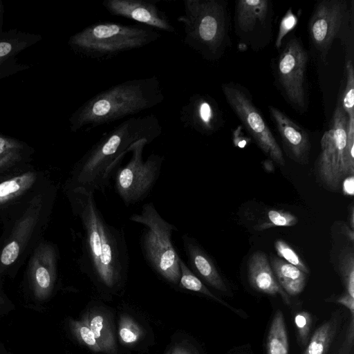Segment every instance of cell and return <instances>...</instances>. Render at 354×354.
<instances>
[{
    "mask_svg": "<svg viewBox=\"0 0 354 354\" xmlns=\"http://www.w3.org/2000/svg\"><path fill=\"white\" fill-rule=\"evenodd\" d=\"M73 196L81 225L82 270L102 288L111 290L120 288L129 266L124 230L106 221L95 200L94 192L77 187Z\"/></svg>",
    "mask_w": 354,
    "mask_h": 354,
    "instance_id": "6da1fadb",
    "label": "cell"
},
{
    "mask_svg": "<svg viewBox=\"0 0 354 354\" xmlns=\"http://www.w3.org/2000/svg\"><path fill=\"white\" fill-rule=\"evenodd\" d=\"M162 127L153 114L130 117L106 132L84 155L75 174V188L104 193L130 147L136 141L153 142Z\"/></svg>",
    "mask_w": 354,
    "mask_h": 354,
    "instance_id": "7a4b0ae2",
    "label": "cell"
},
{
    "mask_svg": "<svg viewBox=\"0 0 354 354\" xmlns=\"http://www.w3.org/2000/svg\"><path fill=\"white\" fill-rule=\"evenodd\" d=\"M165 100L159 78L129 80L112 86L83 103L71 116V130H91L153 108Z\"/></svg>",
    "mask_w": 354,
    "mask_h": 354,
    "instance_id": "3957f363",
    "label": "cell"
},
{
    "mask_svg": "<svg viewBox=\"0 0 354 354\" xmlns=\"http://www.w3.org/2000/svg\"><path fill=\"white\" fill-rule=\"evenodd\" d=\"M183 41L204 60L219 61L232 46L231 17L227 0H184Z\"/></svg>",
    "mask_w": 354,
    "mask_h": 354,
    "instance_id": "277c9868",
    "label": "cell"
},
{
    "mask_svg": "<svg viewBox=\"0 0 354 354\" xmlns=\"http://www.w3.org/2000/svg\"><path fill=\"white\" fill-rule=\"evenodd\" d=\"M160 37L158 30L142 24L104 21L89 25L75 33L68 44L82 57L101 59L145 47Z\"/></svg>",
    "mask_w": 354,
    "mask_h": 354,
    "instance_id": "5b68a950",
    "label": "cell"
},
{
    "mask_svg": "<svg viewBox=\"0 0 354 354\" xmlns=\"http://www.w3.org/2000/svg\"><path fill=\"white\" fill-rule=\"evenodd\" d=\"M353 119L337 102L329 128L321 140L315 169L320 184L330 191H338L343 180L354 174Z\"/></svg>",
    "mask_w": 354,
    "mask_h": 354,
    "instance_id": "8992f818",
    "label": "cell"
},
{
    "mask_svg": "<svg viewBox=\"0 0 354 354\" xmlns=\"http://www.w3.org/2000/svg\"><path fill=\"white\" fill-rule=\"evenodd\" d=\"M354 1L322 0L313 9L308 22V35L313 57L328 64V55L334 41L341 40L346 58L353 59Z\"/></svg>",
    "mask_w": 354,
    "mask_h": 354,
    "instance_id": "52a82bcc",
    "label": "cell"
},
{
    "mask_svg": "<svg viewBox=\"0 0 354 354\" xmlns=\"http://www.w3.org/2000/svg\"><path fill=\"white\" fill-rule=\"evenodd\" d=\"M129 220L144 226L140 236V248L147 263L162 279L178 286L180 277V257L171 241L178 229L165 220L152 202L145 203L138 214Z\"/></svg>",
    "mask_w": 354,
    "mask_h": 354,
    "instance_id": "ba28073f",
    "label": "cell"
},
{
    "mask_svg": "<svg viewBox=\"0 0 354 354\" xmlns=\"http://www.w3.org/2000/svg\"><path fill=\"white\" fill-rule=\"evenodd\" d=\"M271 60L274 84L286 102L297 113L309 106L307 68L310 55L300 37L292 31L283 39Z\"/></svg>",
    "mask_w": 354,
    "mask_h": 354,
    "instance_id": "9c48e42d",
    "label": "cell"
},
{
    "mask_svg": "<svg viewBox=\"0 0 354 354\" xmlns=\"http://www.w3.org/2000/svg\"><path fill=\"white\" fill-rule=\"evenodd\" d=\"M151 142L141 139L130 147L131 157L124 166H120L112 179L114 189L127 206L144 201L154 187L165 160L163 156L152 153L145 160L143 151Z\"/></svg>",
    "mask_w": 354,
    "mask_h": 354,
    "instance_id": "30bf717a",
    "label": "cell"
},
{
    "mask_svg": "<svg viewBox=\"0 0 354 354\" xmlns=\"http://www.w3.org/2000/svg\"><path fill=\"white\" fill-rule=\"evenodd\" d=\"M221 90L227 103L248 135L272 161L284 166L282 150L261 111L253 102L250 91L234 82L222 84Z\"/></svg>",
    "mask_w": 354,
    "mask_h": 354,
    "instance_id": "8fae6325",
    "label": "cell"
},
{
    "mask_svg": "<svg viewBox=\"0 0 354 354\" xmlns=\"http://www.w3.org/2000/svg\"><path fill=\"white\" fill-rule=\"evenodd\" d=\"M274 8L270 0H236L233 17L238 48L258 52L271 42L273 36Z\"/></svg>",
    "mask_w": 354,
    "mask_h": 354,
    "instance_id": "7c38bea8",
    "label": "cell"
},
{
    "mask_svg": "<svg viewBox=\"0 0 354 354\" xmlns=\"http://www.w3.org/2000/svg\"><path fill=\"white\" fill-rule=\"evenodd\" d=\"M180 120L184 127L203 136H212L225 124L222 110L217 101L205 93H194L180 110Z\"/></svg>",
    "mask_w": 354,
    "mask_h": 354,
    "instance_id": "4fadbf2b",
    "label": "cell"
},
{
    "mask_svg": "<svg viewBox=\"0 0 354 354\" xmlns=\"http://www.w3.org/2000/svg\"><path fill=\"white\" fill-rule=\"evenodd\" d=\"M152 0H104L102 6L111 15L137 21L142 25L176 34L175 27Z\"/></svg>",
    "mask_w": 354,
    "mask_h": 354,
    "instance_id": "5bb4252c",
    "label": "cell"
},
{
    "mask_svg": "<svg viewBox=\"0 0 354 354\" xmlns=\"http://www.w3.org/2000/svg\"><path fill=\"white\" fill-rule=\"evenodd\" d=\"M268 108L271 121L287 156L299 164H307L310 158L311 142L306 129L279 108L272 105H268Z\"/></svg>",
    "mask_w": 354,
    "mask_h": 354,
    "instance_id": "9a60e30c",
    "label": "cell"
},
{
    "mask_svg": "<svg viewBox=\"0 0 354 354\" xmlns=\"http://www.w3.org/2000/svg\"><path fill=\"white\" fill-rule=\"evenodd\" d=\"M181 239L187 258V265L192 272L214 288L223 292H227V286L212 259L201 245L187 234H183Z\"/></svg>",
    "mask_w": 354,
    "mask_h": 354,
    "instance_id": "2e32d148",
    "label": "cell"
},
{
    "mask_svg": "<svg viewBox=\"0 0 354 354\" xmlns=\"http://www.w3.org/2000/svg\"><path fill=\"white\" fill-rule=\"evenodd\" d=\"M247 266L248 281L254 289L270 295H279L286 305H290V296L279 284L264 252L253 253Z\"/></svg>",
    "mask_w": 354,
    "mask_h": 354,
    "instance_id": "e0dca14e",
    "label": "cell"
},
{
    "mask_svg": "<svg viewBox=\"0 0 354 354\" xmlns=\"http://www.w3.org/2000/svg\"><path fill=\"white\" fill-rule=\"evenodd\" d=\"M270 263L279 284L289 296H296L303 291L306 274L274 255L270 257Z\"/></svg>",
    "mask_w": 354,
    "mask_h": 354,
    "instance_id": "ac0fdd59",
    "label": "cell"
},
{
    "mask_svg": "<svg viewBox=\"0 0 354 354\" xmlns=\"http://www.w3.org/2000/svg\"><path fill=\"white\" fill-rule=\"evenodd\" d=\"M341 318L339 310L334 312L329 319L315 330L303 354H327L339 328Z\"/></svg>",
    "mask_w": 354,
    "mask_h": 354,
    "instance_id": "d6986e66",
    "label": "cell"
},
{
    "mask_svg": "<svg viewBox=\"0 0 354 354\" xmlns=\"http://www.w3.org/2000/svg\"><path fill=\"white\" fill-rule=\"evenodd\" d=\"M86 317L102 352L114 353L116 351L115 340L107 317L101 312H93Z\"/></svg>",
    "mask_w": 354,
    "mask_h": 354,
    "instance_id": "ffe728a7",
    "label": "cell"
},
{
    "mask_svg": "<svg viewBox=\"0 0 354 354\" xmlns=\"http://www.w3.org/2000/svg\"><path fill=\"white\" fill-rule=\"evenodd\" d=\"M288 340L283 315L277 310L271 322L266 342L267 354H288Z\"/></svg>",
    "mask_w": 354,
    "mask_h": 354,
    "instance_id": "44dd1931",
    "label": "cell"
},
{
    "mask_svg": "<svg viewBox=\"0 0 354 354\" xmlns=\"http://www.w3.org/2000/svg\"><path fill=\"white\" fill-rule=\"evenodd\" d=\"M337 102L348 118H354V66L352 59L345 58L343 83L341 84Z\"/></svg>",
    "mask_w": 354,
    "mask_h": 354,
    "instance_id": "7402d4cb",
    "label": "cell"
},
{
    "mask_svg": "<svg viewBox=\"0 0 354 354\" xmlns=\"http://www.w3.org/2000/svg\"><path fill=\"white\" fill-rule=\"evenodd\" d=\"M179 265L180 269V277L178 285L180 288L199 292L206 295L211 299L219 302L220 304L230 308L231 310L238 313L235 309L226 304L222 299L215 296L209 289L205 286L202 281L195 275L192 271L189 268L187 263L180 258L179 259Z\"/></svg>",
    "mask_w": 354,
    "mask_h": 354,
    "instance_id": "603a6c76",
    "label": "cell"
},
{
    "mask_svg": "<svg viewBox=\"0 0 354 354\" xmlns=\"http://www.w3.org/2000/svg\"><path fill=\"white\" fill-rule=\"evenodd\" d=\"M262 218L255 227L257 230L262 231L274 227H291L298 222L297 218L290 212L277 209L268 211Z\"/></svg>",
    "mask_w": 354,
    "mask_h": 354,
    "instance_id": "cb8c5ba5",
    "label": "cell"
},
{
    "mask_svg": "<svg viewBox=\"0 0 354 354\" xmlns=\"http://www.w3.org/2000/svg\"><path fill=\"white\" fill-rule=\"evenodd\" d=\"M339 272L346 292L354 297V254L352 248H347L339 257Z\"/></svg>",
    "mask_w": 354,
    "mask_h": 354,
    "instance_id": "d4e9b609",
    "label": "cell"
},
{
    "mask_svg": "<svg viewBox=\"0 0 354 354\" xmlns=\"http://www.w3.org/2000/svg\"><path fill=\"white\" fill-rule=\"evenodd\" d=\"M118 334L123 344L131 345L140 339L142 331L140 326L131 317L123 315L120 317Z\"/></svg>",
    "mask_w": 354,
    "mask_h": 354,
    "instance_id": "484cf974",
    "label": "cell"
},
{
    "mask_svg": "<svg viewBox=\"0 0 354 354\" xmlns=\"http://www.w3.org/2000/svg\"><path fill=\"white\" fill-rule=\"evenodd\" d=\"M72 329L75 335L81 343L93 351L102 352L88 324L86 317H84L81 321L73 322Z\"/></svg>",
    "mask_w": 354,
    "mask_h": 354,
    "instance_id": "4316f807",
    "label": "cell"
},
{
    "mask_svg": "<svg viewBox=\"0 0 354 354\" xmlns=\"http://www.w3.org/2000/svg\"><path fill=\"white\" fill-rule=\"evenodd\" d=\"M274 248L281 259L295 266L305 274L310 273L308 268L289 244L283 240L278 239L274 242Z\"/></svg>",
    "mask_w": 354,
    "mask_h": 354,
    "instance_id": "83f0119b",
    "label": "cell"
},
{
    "mask_svg": "<svg viewBox=\"0 0 354 354\" xmlns=\"http://www.w3.org/2000/svg\"><path fill=\"white\" fill-rule=\"evenodd\" d=\"M297 329V342L301 346H306L310 339V333L313 323L311 315L306 311L297 313L294 319Z\"/></svg>",
    "mask_w": 354,
    "mask_h": 354,
    "instance_id": "f1b7e54d",
    "label": "cell"
},
{
    "mask_svg": "<svg viewBox=\"0 0 354 354\" xmlns=\"http://www.w3.org/2000/svg\"><path fill=\"white\" fill-rule=\"evenodd\" d=\"M297 20V17L293 14L292 8H290L281 19L279 24L278 34L275 41L277 50L280 48L284 37L288 33L292 32L293 28L295 27Z\"/></svg>",
    "mask_w": 354,
    "mask_h": 354,
    "instance_id": "f546056e",
    "label": "cell"
},
{
    "mask_svg": "<svg viewBox=\"0 0 354 354\" xmlns=\"http://www.w3.org/2000/svg\"><path fill=\"white\" fill-rule=\"evenodd\" d=\"M232 140L234 145L239 148H245L252 142V138L248 136L241 124L232 129Z\"/></svg>",
    "mask_w": 354,
    "mask_h": 354,
    "instance_id": "4dcf8cb0",
    "label": "cell"
},
{
    "mask_svg": "<svg viewBox=\"0 0 354 354\" xmlns=\"http://www.w3.org/2000/svg\"><path fill=\"white\" fill-rule=\"evenodd\" d=\"M19 247L16 241L8 244L2 251L1 261L4 265H10L17 258Z\"/></svg>",
    "mask_w": 354,
    "mask_h": 354,
    "instance_id": "1f68e13d",
    "label": "cell"
},
{
    "mask_svg": "<svg viewBox=\"0 0 354 354\" xmlns=\"http://www.w3.org/2000/svg\"><path fill=\"white\" fill-rule=\"evenodd\" d=\"M354 340V317H351V320L348 323L345 340L341 347L343 354H350L353 346Z\"/></svg>",
    "mask_w": 354,
    "mask_h": 354,
    "instance_id": "d6a6232c",
    "label": "cell"
},
{
    "mask_svg": "<svg viewBox=\"0 0 354 354\" xmlns=\"http://www.w3.org/2000/svg\"><path fill=\"white\" fill-rule=\"evenodd\" d=\"M36 281L41 289H48L50 286V276L48 271L44 267H39L35 272Z\"/></svg>",
    "mask_w": 354,
    "mask_h": 354,
    "instance_id": "836d02e7",
    "label": "cell"
},
{
    "mask_svg": "<svg viewBox=\"0 0 354 354\" xmlns=\"http://www.w3.org/2000/svg\"><path fill=\"white\" fill-rule=\"evenodd\" d=\"M19 189V185L17 180H12L5 181L0 184V196H8Z\"/></svg>",
    "mask_w": 354,
    "mask_h": 354,
    "instance_id": "e575fe53",
    "label": "cell"
},
{
    "mask_svg": "<svg viewBox=\"0 0 354 354\" xmlns=\"http://www.w3.org/2000/svg\"><path fill=\"white\" fill-rule=\"evenodd\" d=\"M336 302L344 306L351 313V317H354V297L344 292L335 299Z\"/></svg>",
    "mask_w": 354,
    "mask_h": 354,
    "instance_id": "d590c367",
    "label": "cell"
},
{
    "mask_svg": "<svg viewBox=\"0 0 354 354\" xmlns=\"http://www.w3.org/2000/svg\"><path fill=\"white\" fill-rule=\"evenodd\" d=\"M341 187L342 188L344 194L350 196H353L354 191V178L353 176H350L346 178L342 183Z\"/></svg>",
    "mask_w": 354,
    "mask_h": 354,
    "instance_id": "8d00e7d4",
    "label": "cell"
},
{
    "mask_svg": "<svg viewBox=\"0 0 354 354\" xmlns=\"http://www.w3.org/2000/svg\"><path fill=\"white\" fill-rule=\"evenodd\" d=\"M167 354H194L189 349L184 346H176Z\"/></svg>",
    "mask_w": 354,
    "mask_h": 354,
    "instance_id": "74e56055",
    "label": "cell"
},
{
    "mask_svg": "<svg viewBox=\"0 0 354 354\" xmlns=\"http://www.w3.org/2000/svg\"><path fill=\"white\" fill-rule=\"evenodd\" d=\"M342 230L344 231V234L347 236V238L353 243L354 241V233L353 229L349 228L345 223H344Z\"/></svg>",
    "mask_w": 354,
    "mask_h": 354,
    "instance_id": "f35d334b",
    "label": "cell"
},
{
    "mask_svg": "<svg viewBox=\"0 0 354 354\" xmlns=\"http://www.w3.org/2000/svg\"><path fill=\"white\" fill-rule=\"evenodd\" d=\"M348 220L350 222V225L351 227V229H353L354 227V209L353 205L351 207V212H350V216H348Z\"/></svg>",
    "mask_w": 354,
    "mask_h": 354,
    "instance_id": "ab89813d",
    "label": "cell"
},
{
    "mask_svg": "<svg viewBox=\"0 0 354 354\" xmlns=\"http://www.w3.org/2000/svg\"><path fill=\"white\" fill-rule=\"evenodd\" d=\"M7 146L6 140L0 137V153H2Z\"/></svg>",
    "mask_w": 354,
    "mask_h": 354,
    "instance_id": "60d3db41",
    "label": "cell"
},
{
    "mask_svg": "<svg viewBox=\"0 0 354 354\" xmlns=\"http://www.w3.org/2000/svg\"><path fill=\"white\" fill-rule=\"evenodd\" d=\"M335 354H343L342 348H339Z\"/></svg>",
    "mask_w": 354,
    "mask_h": 354,
    "instance_id": "b9f144b4",
    "label": "cell"
}]
</instances>
